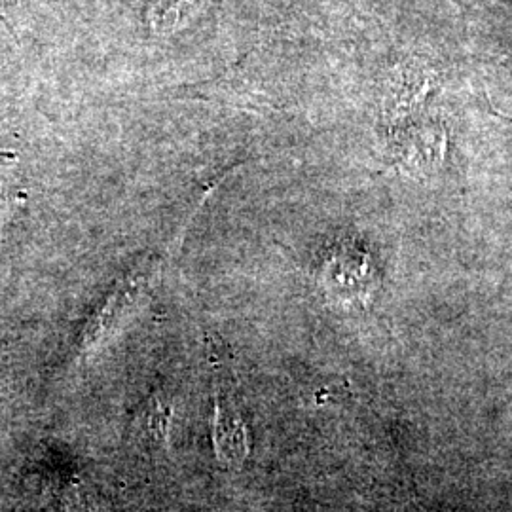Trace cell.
<instances>
[{
  "label": "cell",
  "mask_w": 512,
  "mask_h": 512,
  "mask_svg": "<svg viewBox=\"0 0 512 512\" xmlns=\"http://www.w3.org/2000/svg\"><path fill=\"white\" fill-rule=\"evenodd\" d=\"M213 433H215V448L222 463L236 467L247 458L249 454L247 429L232 406L217 401Z\"/></svg>",
  "instance_id": "cell-1"
},
{
  "label": "cell",
  "mask_w": 512,
  "mask_h": 512,
  "mask_svg": "<svg viewBox=\"0 0 512 512\" xmlns=\"http://www.w3.org/2000/svg\"><path fill=\"white\" fill-rule=\"evenodd\" d=\"M171 416H173L171 406H167L164 399H160V397H152L141 416L143 429H147L148 433H152L154 437L164 440L167 429L171 425Z\"/></svg>",
  "instance_id": "cell-2"
}]
</instances>
